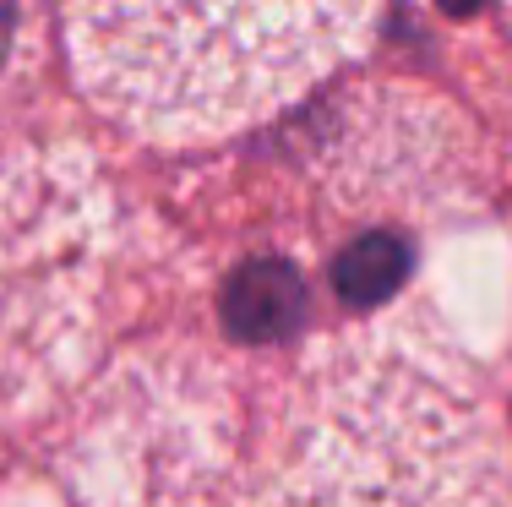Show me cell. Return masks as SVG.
<instances>
[{"label": "cell", "instance_id": "cell-1", "mask_svg": "<svg viewBox=\"0 0 512 507\" xmlns=\"http://www.w3.org/2000/svg\"><path fill=\"white\" fill-rule=\"evenodd\" d=\"M213 507H512V448L431 306L300 355Z\"/></svg>", "mask_w": 512, "mask_h": 507}, {"label": "cell", "instance_id": "cell-2", "mask_svg": "<svg viewBox=\"0 0 512 507\" xmlns=\"http://www.w3.org/2000/svg\"><path fill=\"white\" fill-rule=\"evenodd\" d=\"M77 88L158 148L240 137L376 39L382 0H60Z\"/></svg>", "mask_w": 512, "mask_h": 507}, {"label": "cell", "instance_id": "cell-3", "mask_svg": "<svg viewBox=\"0 0 512 507\" xmlns=\"http://www.w3.org/2000/svg\"><path fill=\"white\" fill-rule=\"evenodd\" d=\"M131 213L71 142L0 148V458L82 409L109 366Z\"/></svg>", "mask_w": 512, "mask_h": 507}, {"label": "cell", "instance_id": "cell-4", "mask_svg": "<svg viewBox=\"0 0 512 507\" xmlns=\"http://www.w3.org/2000/svg\"><path fill=\"white\" fill-rule=\"evenodd\" d=\"M218 317L246 344L289 338L300 328V317H306V279L284 257H256L229 273L224 295H218Z\"/></svg>", "mask_w": 512, "mask_h": 507}, {"label": "cell", "instance_id": "cell-5", "mask_svg": "<svg viewBox=\"0 0 512 507\" xmlns=\"http://www.w3.org/2000/svg\"><path fill=\"white\" fill-rule=\"evenodd\" d=\"M414 268V246L398 229H365L333 257V289L355 311H376L398 295V284Z\"/></svg>", "mask_w": 512, "mask_h": 507}, {"label": "cell", "instance_id": "cell-6", "mask_svg": "<svg viewBox=\"0 0 512 507\" xmlns=\"http://www.w3.org/2000/svg\"><path fill=\"white\" fill-rule=\"evenodd\" d=\"M17 39H22V0H0V71L17 55Z\"/></svg>", "mask_w": 512, "mask_h": 507}, {"label": "cell", "instance_id": "cell-7", "mask_svg": "<svg viewBox=\"0 0 512 507\" xmlns=\"http://www.w3.org/2000/svg\"><path fill=\"white\" fill-rule=\"evenodd\" d=\"M447 11H453V17H463V11H474V0H442Z\"/></svg>", "mask_w": 512, "mask_h": 507}]
</instances>
